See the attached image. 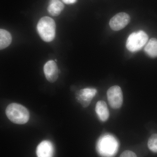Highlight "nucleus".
Segmentation results:
<instances>
[{"mask_svg": "<svg viewBox=\"0 0 157 157\" xmlns=\"http://www.w3.org/2000/svg\"><path fill=\"white\" fill-rule=\"evenodd\" d=\"M118 140L110 134H105L100 137L97 142L96 149L102 157H113L117 153Z\"/></svg>", "mask_w": 157, "mask_h": 157, "instance_id": "nucleus-1", "label": "nucleus"}, {"mask_svg": "<svg viewBox=\"0 0 157 157\" xmlns=\"http://www.w3.org/2000/svg\"><path fill=\"white\" fill-rule=\"evenodd\" d=\"M6 114L12 122L18 124L26 123L29 119V113L21 104L12 103L8 105L6 109Z\"/></svg>", "mask_w": 157, "mask_h": 157, "instance_id": "nucleus-2", "label": "nucleus"}, {"mask_svg": "<svg viewBox=\"0 0 157 157\" xmlns=\"http://www.w3.org/2000/svg\"><path fill=\"white\" fill-rule=\"evenodd\" d=\"M37 29L41 39L45 42H51L55 37L56 25L50 17L45 16L41 18L37 24Z\"/></svg>", "mask_w": 157, "mask_h": 157, "instance_id": "nucleus-3", "label": "nucleus"}, {"mask_svg": "<svg viewBox=\"0 0 157 157\" xmlns=\"http://www.w3.org/2000/svg\"><path fill=\"white\" fill-rule=\"evenodd\" d=\"M148 38L147 35L143 31L132 33L127 39V49L132 52L140 50L146 44Z\"/></svg>", "mask_w": 157, "mask_h": 157, "instance_id": "nucleus-4", "label": "nucleus"}, {"mask_svg": "<svg viewBox=\"0 0 157 157\" xmlns=\"http://www.w3.org/2000/svg\"><path fill=\"white\" fill-rule=\"evenodd\" d=\"M107 100L110 107L118 109L121 107L123 102V96L121 87L114 86L109 88L107 92Z\"/></svg>", "mask_w": 157, "mask_h": 157, "instance_id": "nucleus-5", "label": "nucleus"}, {"mask_svg": "<svg viewBox=\"0 0 157 157\" xmlns=\"http://www.w3.org/2000/svg\"><path fill=\"white\" fill-rule=\"evenodd\" d=\"M97 90L93 88H86L80 90L76 94V100L82 107H87L96 95Z\"/></svg>", "mask_w": 157, "mask_h": 157, "instance_id": "nucleus-6", "label": "nucleus"}, {"mask_svg": "<svg viewBox=\"0 0 157 157\" xmlns=\"http://www.w3.org/2000/svg\"><path fill=\"white\" fill-rule=\"evenodd\" d=\"M130 19V16L127 13L124 12L118 13L110 19L109 26L113 30H120L128 25Z\"/></svg>", "mask_w": 157, "mask_h": 157, "instance_id": "nucleus-7", "label": "nucleus"}, {"mask_svg": "<svg viewBox=\"0 0 157 157\" xmlns=\"http://www.w3.org/2000/svg\"><path fill=\"white\" fill-rule=\"evenodd\" d=\"M44 72L46 79L49 82H54L58 78V69L54 61L49 60L45 64Z\"/></svg>", "mask_w": 157, "mask_h": 157, "instance_id": "nucleus-8", "label": "nucleus"}, {"mask_svg": "<svg viewBox=\"0 0 157 157\" xmlns=\"http://www.w3.org/2000/svg\"><path fill=\"white\" fill-rule=\"evenodd\" d=\"M54 153L53 144L48 140H43L37 146V157H53Z\"/></svg>", "mask_w": 157, "mask_h": 157, "instance_id": "nucleus-9", "label": "nucleus"}, {"mask_svg": "<svg viewBox=\"0 0 157 157\" xmlns=\"http://www.w3.org/2000/svg\"><path fill=\"white\" fill-rule=\"evenodd\" d=\"M95 111L98 117L102 121H106L109 117V109L104 101H99L96 105Z\"/></svg>", "mask_w": 157, "mask_h": 157, "instance_id": "nucleus-10", "label": "nucleus"}, {"mask_svg": "<svg viewBox=\"0 0 157 157\" xmlns=\"http://www.w3.org/2000/svg\"><path fill=\"white\" fill-rule=\"evenodd\" d=\"M64 5L59 0H50L48 7V13L53 16H57L63 10Z\"/></svg>", "mask_w": 157, "mask_h": 157, "instance_id": "nucleus-11", "label": "nucleus"}, {"mask_svg": "<svg viewBox=\"0 0 157 157\" xmlns=\"http://www.w3.org/2000/svg\"><path fill=\"white\" fill-rule=\"evenodd\" d=\"M144 51L151 57H157V39L152 38L150 39L144 48Z\"/></svg>", "mask_w": 157, "mask_h": 157, "instance_id": "nucleus-12", "label": "nucleus"}, {"mask_svg": "<svg viewBox=\"0 0 157 157\" xmlns=\"http://www.w3.org/2000/svg\"><path fill=\"white\" fill-rule=\"evenodd\" d=\"M12 37L8 31L3 29L0 30V48L1 50L7 48L11 44Z\"/></svg>", "mask_w": 157, "mask_h": 157, "instance_id": "nucleus-13", "label": "nucleus"}, {"mask_svg": "<svg viewBox=\"0 0 157 157\" xmlns=\"http://www.w3.org/2000/svg\"><path fill=\"white\" fill-rule=\"evenodd\" d=\"M148 148L151 151L157 153V134H153L149 138L147 143Z\"/></svg>", "mask_w": 157, "mask_h": 157, "instance_id": "nucleus-14", "label": "nucleus"}, {"mask_svg": "<svg viewBox=\"0 0 157 157\" xmlns=\"http://www.w3.org/2000/svg\"><path fill=\"white\" fill-rule=\"evenodd\" d=\"M120 157H137V156L134 152L131 151L126 150L122 152Z\"/></svg>", "mask_w": 157, "mask_h": 157, "instance_id": "nucleus-15", "label": "nucleus"}, {"mask_svg": "<svg viewBox=\"0 0 157 157\" xmlns=\"http://www.w3.org/2000/svg\"><path fill=\"white\" fill-rule=\"evenodd\" d=\"M66 4H73L76 2V0H62Z\"/></svg>", "mask_w": 157, "mask_h": 157, "instance_id": "nucleus-16", "label": "nucleus"}]
</instances>
